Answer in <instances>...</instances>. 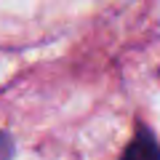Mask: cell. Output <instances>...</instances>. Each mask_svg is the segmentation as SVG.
Listing matches in <instances>:
<instances>
[{
	"instance_id": "obj_1",
	"label": "cell",
	"mask_w": 160,
	"mask_h": 160,
	"mask_svg": "<svg viewBox=\"0 0 160 160\" xmlns=\"http://www.w3.org/2000/svg\"><path fill=\"white\" fill-rule=\"evenodd\" d=\"M123 160H160V147L155 144L152 136L139 133L123 152Z\"/></svg>"
}]
</instances>
